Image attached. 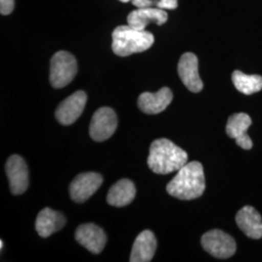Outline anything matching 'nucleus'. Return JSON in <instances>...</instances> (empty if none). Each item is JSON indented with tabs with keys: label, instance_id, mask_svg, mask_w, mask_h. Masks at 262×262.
I'll return each mask as SVG.
<instances>
[{
	"label": "nucleus",
	"instance_id": "obj_1",
	"mask_svg": "<svg viewBox=\"0 0 262 262\" xmlns=\"http://www.w3.org/2000/svg\"><path fill=\"white\" fill-rule=\"evenodd\" d=\"M205 176L203 166L198 161L184 165L170 181L166 190L171 196L181 200H192L201 196L205 190Z\"/></svg>",
	"mask_w": 262,
	"mask_h": 262
},
{
	"label": "nucleus",
	"instance_id": "obj_2",
	"mask_svg": "<svg viewBox=\"0 0 262 262\" xmlns=\"http://www.w3.org/2000/svg\"><path fill=\"white\" fill-rule=\"evenodd\" d=\"M187 163V154L168 139L155 140L150 147L148 165L156 174L177 172Z\"/></svg>",
	"mask_w": 262,
	"mask_h": 262
},
{
	"label": "nucleus",
	"instance_id": "obj_3",
	"mask_svg": "<svg viewBox=\"0 0 262 262\" xmlns=\"http://www.w3.org/2000/svg\"><path fill=\"white\" fill-rule=\"evenodd\" d=\"M112 38L113 52L119 56H128L145 52L155 42V37L150 32L136 29L128 25L115 28Z\"/></svg>",
	"mask_w": 262,
	"mask_h": 262
},
{
	"label": "nucleus",
	"instance_id": "obj_4",
	"mask_svg": "<svg viewBox=\"0 0 262 262\" xmlns=\"http://www.w3.org/2000/svg\"><path fill=\"white\" fill-rule=\"evenodd\" d=\"M78 71L76 58L70 53L59 51L51 59L50 83L55 89L64 88L75 78Z\"/></svg>",
	"mask_w": 262,
	"mask_h": 262
},
{
	"label": "nucleus",
	"instance_id": "obj_5",
	"mask_svg": "<svg viewBox=\"0 0 262 262\" xmlns=\"http://www.w3.org/2000/svg\"><path fill=\"white\" fill-rule=\"evenodd\" d=\"M201 244L207 253L216 258H228L236 252V242L233 237L220 229L206 232L201 238Z\"/></svg>",
	"mask_w": 262,
	"mask_h": 262
},
{
	"label": "nucleus",
	"instance_id": "obj_6",
	"mask_svg": "<svg viewBox=\"0 0 262 262\" xmlns=\"http://www.w3.org/2000/svg\"><path fill=\"white\" fill-rule=\"evenodd\" d=\"M118 126V118L109 107H102L94 113L90 125L91 137L96 142L109 139Z\"/></svg>",
	"mask_w": 262,
	"mask_h": 262
},
{
	"label": "nucleus",
	"instance_id": "obj_7",
	"mask_svg": "<svg viewBox=\"0 0 262 262\" xmlns=\"http://www.w3.org/2000/svg\"><path fill=\"white\" fill-rule=\"evenodd\" d=\"M102 183V176L95 172H86L78 175L69 187L71 199L77 203H83L97 191Z\"/></svg>",
	"mask_w": 262,
	"mask_h": 262
},
{
	"label": "nucleus",
	"instance_id": "obj_8",
	"mask_svg": "<svg viewBox=\"0 0 262 262\" xmlns=\"http://www.w3.org/2000/svg\"><path fill=\"white\" fill-rule=\"evenodd\" d=\"M86 103V94L78 91L64 99L56 108V121L62 125H70L79 119Z\"/></svg>",
	"mask_w": 262,
	"mask_h": 262
},
{
	"label": "nucleus",
	"instance_id": "obj_9",
	"mask_svg": "<svg viewBox=\"0 0 262 262\" xmlns=\"http://www.w3.org/2000/svg\"><path fill=\"white\" fill-rule=\"evenodd\" d=\"M5 170L11 192L15 195L24 193L28 187V165L25 159L18 155L11 156L6 162Z\"/></svg>",
	"mask_w": 262,
	"mask_h": 262
},
{
	"label": "nucleus",
	"instance_id": "obj_10",
	"mask_svg": "<svg viewBox=\"0 0 262 262\" xmlns=\"http://www.w3.org/2000/svg\"><path fill=\"white\" fill-rule=\"evenodd\" d=\"M178 73L182 82L191 93H199L203 83L198 72V59L192 53H186L181 56L178 63Z\"/></svg>",
	"mask_w": 262,
	"mask_h": 262
},
{
	"label": "nucleus",
	"instance_id": "obj_11",
	"mask_svg": "<svg viewBox=\"0 0 262 262\" xmlns=\"http://www.w3.org/2000/svg\"><path fill=\"white\" fill-rule=\"evenodd\" d=\"M252 124L251 117L246 113H237L229 117L226 124L227 135L236 140V144L244 150H251L253 141L247 134Z\"/></svg>",
	"mask_w": 262,
	"mask_h": 262
},
{
	"label": "nucleus",
	"instance_id": "obj_12",
	"mask_svg": "<svg viewBox=\"0 0 262 262\" xmlns=\"http://www.w3.org/2000/svg\"><path fill=\"white\" fill-rule=\"evenodd\" d=\"M75 238L78 243L95 254L103 251L107 241L103 229L94 224L80 225L76 230Z\"/></svg>",
	"mask_w": 262,
	"mask_h": 262
},
{
	"label": "nucleus",
	"instance_id": "obj_13",
	"mask_svg": "<svg viewBox=\"0 0 262 262\" xmlns=\"http://www.w3.org/2000/svg\"><path fill=\"white\" fill-rule=\"evenodd\" d=\"M173 99V94L169 88H162L158 93H143L138 98V106L142 112L156 115L163 112Z\"/></svg>",
	"mask_w": 262,
	"mask_h": 262
},
{
	"label": "nucleus",
	"instance_id": "obj_14",
	"mask_svg": "<svg viewBox=\"0 0 262 262\" xmlns=\"http://www.w3.org/2000/svg\"><path fill=\"white\" fill-rule=\"evenodd\" d=\"M168 19V15L165 10L157 7L138 8L130 12L127 16V24L132 28L145 30L150 21H155L157 25L162 26Z\"/></svg>",
	"mask_w": 262,
	"mask_h": 262
},
{
	"label": "nucleus",
	"instance_id": "obj_15",
	"mask_svg": "<svg viewBox=\"0 0 262 262\" xmlns=\"http://www.w3.org/2000/svg\"><path fill=\"white\" fill-rule=\"evenodd\" d=\"M236 224L252 239L262 238V217L252 206H245L236 215Z\"/></svg>",
	"mask_w": 262,
	"mask_h": 262
},
{
	"label": "nucleus",
	"instance_id": "obj_16",
	"mask_svg": "<svg viewBox=\"0 0 262 262\" xmlns=\"http://www.w3.org/2000/svg\"><path fill=\"white\" fill-rule=\"evenodd\" d=\"M66 219L64 215L59 212L52 210L51 208H44L38 214L35 228L38 234L43 238L60 230L66 225Z\"/></svg>",
	"mask_w": 262,
	"mask_h": 262
},
{
	"label": "nucleus",
	"instance_id": "obj_17",
	"mask_svg": "<svg viewBox=\"0 0 262 262\" xmlns=\"http://www.w3.org/2000/svg\"><path fill=\"white\" fill-rule=\"evenodd\" d=\"M157 250V239L150 230H144L135 239L131 251V262H149Z\"/></svg>",
	"mask_w": 262,
	"mask_h": 262
},
{
	"label": "nucleus",
	"instance_id": "obj_18",
	"mask_svg": "<svg viewBox=\"0 0 262 262\" xmlns=\"http://www.w3.org/2000/svg\"><path fill=\"white\" fill-rule=\"evenodd\" d=\"M136 195V187L130 180L122 179L113 185L107 194L109 205L123 207L130 204Z\"/></svg>",
	"mask_w": 262,
	"mask_h": 262
},
{
	"label": "nucleus",
	"instance_id": "obj_19",
	"mask_svg": "<svg viewBox=\"0 0 262 262\" xmlns=\"http://www.w3.org/2000/svg\"><path fill=\"white\" fill-rule=\"evenodd\" d=\"M232 82L240 93L250 95L262 90V77L259 75H247L239 70L232 73Z\"/></svg>",
	"mask_w": 262,
	"mask_h": 262
},
{
	"label": "nucleus",
	"instance_id": "obj_20",
	"mask_svg": "<svg viewBox=\"0 0 262 262\" xmlns=\"http://www.w3.org/2000/svg\"><path fill=\"white\" fill-rule=\"evenodd\" d=\"M154 7L162 10H174L178 7V0H154Z\"/></svg>",
	"mask_w": 262,
	"mask_h": 262
},
{
	"label": "nucleus",
	"instance_id": "obj_21",
	"mask_svg": "<svg viewBox=\"0 0 262 262\" xmlns=\"http://www.w3.org/2000/svg\"><path fill=\"white\" fill-rule=\"evenodd\" d=\"M15 6V0H0V13L2 15H9Z\"/></svg>",
	"mask_w": 262,
	"mask_h": 262
},
{
	"label": "nucleus",
	"instance_id": "obj_22",
	"mask_svg": "<svg viewBox=\"0 0 262 262\" xmlns=\"http://www.w3.org/2000/svg\"><path fill=\"white\" fill-rule=\"evenodd\" d=\"M131 2L137 8L154 7V0H131Z\"/></svg>",
	"mask_w": 262,
	"mask_h": 262
},
{
	"label": "nucleus",
	"instance_id": "obj_23",
	"mask_svg": "<svg viewBox=\"0 0 262 262\" xmlns=\"http://www.w3.org/2000/svg\"><path fill=\"white\" fill-rule=\"evenodd\" d=\"M0 247H1V250H2L3 249V241L2 240L0 241Z\"/></svg>",
	"mask_w": 262,
	"mask_h": 262
},
{
	"label": "nucleus",
	"instance_id": "obj_24",
	"mask_svg": "<svg viewBox=\"0 0 262 262\" xmlns=\"http://www.w3.org/2000/svg\"><path fill=\"white\" fill-rule=\"evenodd\" d=\"M120 1H122V2H124V3H126V2H128V1H131V0H120Z\"/></svg>",
	"mask_w": 262,
	"mask_h": 262
}]
</instances>
